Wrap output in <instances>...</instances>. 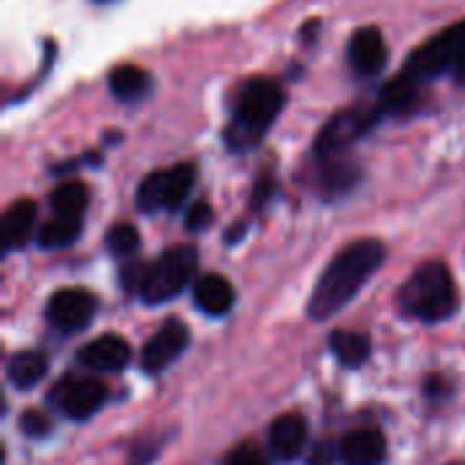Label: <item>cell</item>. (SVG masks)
<instances>
[{"label":"cell","instance_id":"f546056e","mask_svg":"<svg viewBox=\"0 0 465 465\" xmlns=\"http://www.w3.org/2000/svg\"><path fill=\"white\" fill-rule=\"evenodd\" d=\"M311 465H332V455H330V450H327L324 444L313 450V455H311Z\"/></svg>","mask_w":465,"mask_h":465},{"label":"cell","instance_id":"8fae6325","mask_svg":"<svg viewBox=\"0 0 465 465\" xmlns=\"http://www.w3.org/2000/svg\"><path fill=\"white\" fill-rule=\"evenodd\" d=\"M349 63L357 76H376L387 65V41L379 27H360L351 35Z\"/></svg>","mask_w":465,"mask_h":465},{"label":"cell","instance_id":"9c48e42d","mask_svg":"<svg viewBox=\"0 0 465 465\" xmlns=\"http://www.w3.org/2000/svg\"><path fill=\"white\" fill-rule=\"evenodd\" d=\"M95 316V297L84 289H60L46 305V319L60 332H79Z\"/></svg>","mask_w":465,"mask_h":465},{"label":"cell","instance_id":"ba28073f","mask_svg":"<svg viewBox=\"0 0 465 465\" xmlns=\"http://www.w3.org/2000/svg\"><path fill=\"white\" fill-rule=\"evenodd\" d=\"M52 403L71 420H87L93 417L104 401H106V387L95 379H76L65 376L54 384L52 390Z\"/></svg>","mask_w":465,"mask_h":465},{"label":"cell","instance_id":"ffe728a7","mask_svg":"<svg viewBox=\"0 0 465 465\" xmlns=\"http://www.w3.org/2000/svg\"><path fill=\"white\" fill-rule=\"evenodd\" d=\"M330 349L346 368H360L371 357V341L360 332H346V330L332 332Z\"/></svg>","mask_w":465,"mask_h":465},{"label":"cell","instance_id":"603a6c76","mask_svg":"<svg viewBox=\"0 0 465 465\" xmlns=\"http://www.w3.org/2000/svg\"><path fill=\"white\" fill-rule=\"evenodd\" d=\"M327 166L322 169V183L327 193H343L349 191L357 180H360V169L346 163V161H335V158H324Z\"/></svg>","mask_w":465,"mask_h":465},{"label":"cell","instance_id":"e0dca14e","mask_svg":"<svg viewBox=\"0 0 465 465\" xmlns=\"http://www.w3.org/2000/svg\"><path fill=\"white\" fill-rule=\"evenodd\" d=\"M420 95H422V82H417L414 76L403 71L401 76H395L392 82L381 87L379 109L381 114H406L420 104Z\"/></svg>","mask_w":465,"mask_h":465},{"label":"cell","instance_id":"277c9868","mask_svg":"<svg viewBox=\"0 0 465 465\" xmlns=\"http://www.w3.org/2000/svg\"><path fill=\"white\" fill-rule=\"evenodd\" d=\"M199 267V253L191 245H177L163 251L153 264H147L139 297L147 305H161L177 297L196 275Z\"/></svg>","mask_w":465,"mask_h":465},{"label":"cell","instance_id":"484cf974","mask_svg":"<svg viewBox=\"0 0 465 465\" xmlns=\"http://www.w3.org/2000/svg\"><path fill=\"white\" fill-rule=\"evenodd\" d=\"M144 272H147V264H139V262H128L120 272V283L125 292L131 294H139L142 289V281H144Z\"/></svg>","mask_w":465,"mask_h":465},{"label":"cell","instance_id":"8992f818","mask_svg":"<svg viewBox=\"0 0 465 465\" xmlns=\"http://www.w3.org/2000/svg\"><path fill=\"white\" fill-rule=\"evenodd\" d=\"M379 117H381L379 104L376 106H351V109L335 112L316 136V155L322 161L343 155L349 147H354L379 123Z\"/></svg>","mask_w":465,"mask_h":465},{"label":"cell","instance_id":"4316f807","mask_svg":"<svg viewBox=\"0 0 465 465\" xmlns=\"http://www.w3.org/2000/svg\"><path fill=\"white\" fill-rule=\"evenodd\" d=\"M213 223V207L207 202H196L191 210H188V218H185V226L191 232H202Z\"/></svg>","mask_w":465,"mask_h":465},{"label":"cell","instance_id":"30bf717a","mask_svg":"<svg viewBox=\"0 0 465 465\" xmlns=\"http://www.w3.org/2000/svg\"><path fill=\"white\" fill-rule=\"evenodd\" d=\"M188 327L177 319L166 322L142 349V368L147 373H161L166 371L185 349H188Z\"/></svg>","mask_w":465,"mask_h":465},{"label":"cell","instance_id":"5b68a950","mask_svg":"<svg viewBox=\"0 0 465 465\" xmlns=\"http://www.w3.org/2000/svg\"><path fill=\"white\" fill-rule=\"evenodd\" d=\"M465 68V19L458 25H450L439 35H433L428 44H422L406 63V74L417 82H430L450 71Z\"/></svg>","mask_w":465,"mask_h":465},{"label":"cell","instance_id":"ac0fdd59","mask_svg":"<svg viewBox=\"0 0 465 465\" xmlns=\"http://www.w3.org/2000/svg\"><path fill=\"white\" fill-rule=\"evenodd\" d=\"M153 87V79L144 68L139 65H117L112 74H109V90L117 101H125V104H136L142 101Z\"/></svg>","mask_w":465,"mask_h":465},{"label":"cell","instance_id":"d4e9b609","mask_svg":"<svg viewBox=\"0 0 465 465\" xmlns=\"http://www.w3.org/2000/svg\"><path fill=\"white\" fill-rule=\"evenodd\" d=\"M223 465H267V460H264V455H262L259 447H253V444H240V447H234V450L226 455Z\"/></svg>","mask_w":465,"mask_h":465},{"label":"cell","instance_id":"3957f363","mask_svg":"<svg viewBox=\"0 0 465 465\" xmlns=\"http://www.w3.org/2000/svg\"><path fill=\"white\" fill-rule=\"evenodd\" d=\"M458 308V292L447 264H422L401 289V311L422 322H444Z\"/></svg>","mask_w":465,"mask_h":465},{"label":"cell","instance_id":"52a82bcc","mask_svg":"<svg viewBox=\"0 0 465 465\" xmlns=\"http://www.w3.org/2000/svg\"><path fill=\"white\" fill-rule=\"evenodd\" d=\"M193 180H196L193 163H174L166 169H155L142 180V185L136 191V204L142 213L174 210L191 193Z\"/></svg>","mask_w":465,"mask_h":465},{"label":"cell","instance_id":"9a60e30c","mask_svg":"<svg viewBox=\"0 0 465 465\" xmlns=\"http://www.w3.org/2000/svg\"><path fill=\"white\" fill-rule=\"evenodd\" d=\"M338 455L346 465H379L387 458V439L373 428L354 430L341 441Z\"/></svg>","mask_w":465,"mask_h":465},{"label":"cell","instance_id":"2e32d148","mask_svg":"<svg viewBox=\"0 0 465 465\" xmlns=\"http://www.w3.org/2000/svg\"><path fill=\"white\" fill-rule=\"evenodd\" d=\"M193 300H196L199 311H204L207 316H223L234 305V289L223 275L207 272L196 281Z\"/></svg>","mask_w":465,"mask_h":465},{"label":"cell","instance_id":"4dcf8cb0","mask_svg":"<svg viewBox=\"0 0 465 465\" xmlns=\"http://www.w3.org/2000/svg\"><path fill=\"white\" fill-rule=\"evenodd\" d=\"M95 3H106V0H95Z\"/></svg>","mask_w":465,"mask_h":465},{"label":"cell","instance_id":"44dd1931","mask_svg":"<svg viewBox=\"0 0 465 465\" xmlns=\"http://www.w3.org/2000/svg\"><path fill=\"white\" fill-rule=\"evenodd\" d=\"M49 207L52 215H68V218H82L84 207H87V188L79 180H68L63 185H57L49 196Z\"/></svg>","mask_w":465,"mask_h":465},{"label":"cell","instance_id":"cb8c5ba5","mask_svg":"<svg viewBox=\"0 0 465 465\" xmlns=\"http://www.w3.org/2000/svg\"><path fill=\"white\" fill-rule=\"evenodd\" d=\"M106 248L117 259H128L139 248V232L131 223H117L106 232Z\"/></svg>","mask_w":465,"mask_h":465},{"label":"cell","instance_id":"7c38bea8","mask_svg":"<svg viewBox=\"0 0 465 465\" xmlns=\"http://www.w3.org/2000/svg\"><path fill=\"white\" fill-rule=\"evenodd\" d=\"M76 357L84 368H93L98 373H114L128 365L131 349L120 335H101L90 341L87 346H82Z\"/></svg>","mask_w":465,"mask_h":465},{"label":"cell","instance_id":"f1b7e54d","mask_svg":"<svg viewBox=\"0 0 465 465\" xmlns=\"http://www.w3.org/2000/svg\"><path fill=\"white\" fill-rule=\"evenodd\" d=\"M270 193H272V180H262L253 193V207H264L270 202Z\"/></svg>","mask_w":465,"mask_h":465},{"label":"cell","instance_id":"4fadbf2b","mask_svg":"<svg viewBox=\"0 0 465 465\" xmlns=\"http://www.w3.org/2000/svg\"><path fill=\"white\" fill-rule=\"evenodd\" d=\"M308 441V425L300 414H283L270 425V452L278 460H297Z\"/></svg>","mask_w":465,"mask_h":465},{"label":"cell","instance_id":"6da1fadb","mask_svg":"<svg viewBox=\"0 0 465 465\" xmlns=\"http://www.w3.org/2000/svg\"><path fill=\"white\" fill-rule=\"evenodd\" d=\"M384 262V245L379 240H357L349 248H343L322 272L308 313L316 322H324L335 316L343 305H349L357 292L368 283V278L381 267Z\"/></svg>","mask_w":465,"mask_h":465},{"label":"cell","instance_id":"d6986e66","mask_svg":"<svg viewBox=\"0 0 465 465\" xmlns=\"http://www.w3.org/2000/svg\"><path fill=\"white\" fill-rule=\"evenodd\" d=\"M46 368H49V362L41 351H19L8 360L5 373L16 390H30L46 376Z\"/></svg>","mask_w":465,"mask_h":465},{"label":"cell","instance_id":"7402d4cb","mask_svg":"<svg viewBox=\"0 0 465 465\" xmlns=\"http://www.w3.org/2000/svg\"><path fill=\"white\" fill-rule=\"evenodd\" d=\"M82 232V218H68V215H52L44 229L38 232V245L46 251L65 248L71 245Z\"/></svg>","mask_w":465,"mask_h":465},{"label":"cell","instance_id":"7a4b0ae2","mask_svg":"<svg viewBox=\"0 0 465 465\" xmlns=\"http://www.w3.org/2000/svg\"><path fill=\"white\" fill-rule=\"evenodd\" d=\"M283 90L278 82L272 79H251L242 84V93L237 98L232 123L226 125V144L234 153H248L251 147H256L264 134L270 131V125L278 120L281 109H283Z\"/></svg>","mask_w":465,"mask_h":465},{"label":"cell","instance_id":"5bb4252c","mask_svg":"<svg viewBox=\"0 0 465 465\" xmlns=\"http://www.w3.org/2000/svg\"><path fill=\"white\" fill-rule=\"evenodd\" d=\"M35 218H38V204L33 199L14 202L3 213V226H0L3 251H16V248L27 245V240L33 237V229H35Z\"/></svg>","mask_w":465,"mask_h":465},{"label":"cell","instance_id":"83f0119b","mask_svg":"<svg viewBox=\"0 0 465 465\" xmlns=\"http://www.w3.org/2000/svg\"><path fill=\"white\" fill-rule=\"evenodd\" d=\"M19 428H22L27 436L38 439V436L49 433V420H46L41 411H25V414H22V420H19Z\"/></svg>","mask_w":465,"mask_h":465}]
</instances>
